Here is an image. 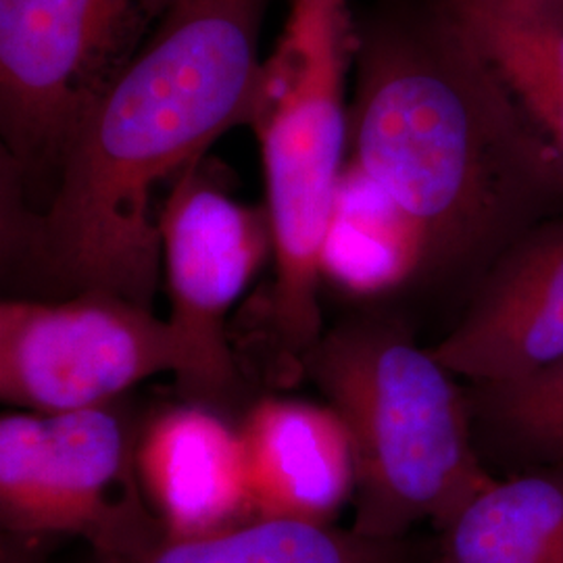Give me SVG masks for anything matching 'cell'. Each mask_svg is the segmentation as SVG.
Wrapping results in <instances>:
<instances>
[{
  "label": "cell",
  "mask_w": 563,
  "mask_h": 563,
  "mask_svg": "<svg viewBox=\"0 0 563 563\" xmlns=\"http://www.w3.org/2000/svg\"><path fill=\"white\" fill-rule=\"evenodd\" d=\"M272 0H178L86 113L38 207L0 202L2 274L21 295L101 290L153 309V192L244 125Z\"/></svg>",
  "instance_id": "cell-1"
},
{
  "label": "cell",
  "mask_w": 563,
  "mask_h": 563,
  "mask_svg": "<svg viewBox=\"0 0 563 563\" xmlns=\"http://www.w3.org/2000/svg\"><path fill=\"white\" fill-rule=\"evenodd\" d=\"M349 159L418 228L422 288L467 292L563 211V159L444 0L357 20Z\"/></svg>",
  "instance_id": "cell-2"
},
{
  "label": "cell",
  "mask_w": 563,
  "mask_h": 563,
  "mask_svg": "<svg viewBox=\"0 0 563 563\" xmlns=\"http://www.w3.org/2000/svg\"><path fill=\"white\" fill-rule=\"evenodd\" d=\"M357 20L349 0H288L272 55L262 60L244 125L262 148L274 280L251 313L253 367L265 383L302 378L322 339V249L346 167V78Z\"/></svg>",
  "instance_id": "cell-3"
},
{
  "label": "cell",
  "mask_w": 563,
  "mask_h": 563,
  "mask_svg": "<svg viewBox=\"0 0 563 563\" xmlns=\"http://www.w3.org/2000/svg\"><path fill=\"white\" fill-rule=\"evenodd\" d=\"M302 376L351 439L353 530L401 539L423 522L437 528L495 478L474 441L467 388L399 311L365 309L323 330Z\"/></svg>",
  "instance_id": "cell-4"
},
{
  "label": "cell",
  "mask_w": 563,
  "mask_h": 563,
  "mask_svg": "<svg viewBox=\"0 0 563 563\" xmlns=\"http://www.w3.org/2000/svg\"><path fill=\"white\" fill-rule=\"evenodd\" d=\"M178 0H0V202L32 209L86 113Z\"/></svg>",
  "instance_id": "cell-5"
},
{
  "label": "cell",
  "mask_w": 563,
  "mask_h": 563,
  "mask_svg": "<svg viewBox=\"0 0 563 563\" xmlns=\"http://www.w3.org/2000/svg\"><path fill=\"white\" fill-rule=\"evenodd\" d=\"M142 416L128 397L57 413H4L2 532L53 544L80 539L101 553L165 537L136 467Z\"/></svg>",
  "instance_id": "cell-6"
},
{
  "label": "cell",
  "mask_w": 563,
  "mask_h": 563,
  "mask_svg": "<svg viewBox=\"0 0 563 563\" xmlns=\"http://www.w3.org/2000/svg\"><path fill=\"white\" fill-rule=\"evenodd\" d=\"M186 355L169 320L113 292L0 302V397L57 413L118 401L157 376H180Z\"/></svg>",
  "instance_id": "cell-7"
},
{
  "label": "cell",
  "mask_w": 563,
  "mask_h": 563,
  "mask_svg": "<svg viewBox=\"0 0 563 563\" xmlns=\"http://www.w3.org/2000/svg\"><path fill=\"white\" fill-rule=\"evenodd\" d=\"M201 162L174 180L157 213L172 302L167 320L186 355L176 384L181 399L241 416L246 386L228 313L274 255V239L265 205L234 201Z\"/></svg>",
  "instance_id": "cell-8"
},
{
  "label": "cell",
  "mask_w": 563,
  "mask_h": 563,
  "mask_svg": "<svg viewBox=\"0 0 563 563\" xmlns=\"http://www.w3.org/2000/svg\"><path fill=\"white\" fill-rule=\"evenodd\" d=\"M434 357L467 383H504L563 360V211L488 265Z\"/></svg>",
  "instance_id": "cell-9"
},
{
  "label": "cell",
  "mask_w": 563,
  "mask_h": 563,
  "mask_svg": "<svg viewBox=\"0 0 563 563\" xmlns=\"http://www.w3.org/2000/svg\"><path fill=\"white\" fill-rule=\"evenodd\" d=\"M136 467L167 539H205L260 520L236 413L181 397L144 411Z\"/></svg>",
  "instance_id": "cell-10"
},
{
  "label": "cell",
  "mask_w": 563,
  "mask_h": 563,
  "mask_svg": "<svg viewBox=\"0 0 563 563\" xmlns=\"http://www.w3.org/2000/svg\"><path fill=\"white\" fill-rule=\"evenodd\" d=\"M260 520L332 526L355 497V457L328 402L263 395L241 413Z\"/></svg>",
  "instance_id": "cell-11"
},
{
  "label": "cell",
  "mask_w": 563,
  "mask_h": 563,
  "mask_svg": "<svg viewBox=\"0 0 563 563\" xmlns=\"http://www.w3.org/2000/svg\"><path fill=\"white\" fill-rule=\"evenodd\" d=\"M434 530L423 563H563V465L495 476Z\"/></svg>",
  "instance_id": "cell-12"
},
{
  "label": "cell",
  "mask_w": 563,
  "mask_h": 563,
  "mask_svg": "<svg viewBox=\"0 0 563 563\" xmlns=\"http://www.w3.org/2000/svg\"><path fill=\"white\" fill-rule=\"evenodd\" d=\"M418 228L355 162H346L322 249V282L355 301L376 302L420 286Z\"/></svg>",
  "instance_id": "cell-13"
},
{
  "label": "cell",
  "mask_w": 563,
  "mask_h": 563,
  "mask_svg": "<svg viewBox=\"0 0 563 563\" xmlns=\"http://www.w3.org/2000/svg\"><path fill=\"white\" fill-rule=\"evenodd\" d=\"M428 541L376 539L353 528L255 520L205 539H167L90 551L84 563H423Z\"/></svg>",
  "instance_id": "cell-14"
},
{
  "label": "cell",
  "mask_w": 563,
  "mask_h": 563,
  "mask_svg": "<svg viewBox=\"0 0 563 563\" xmlns=\"http://www.w3.org/2000/svg\"><path fill=\"white\" fill-rule=\"evenodd\" d=\"M563 159V7L444 0Z\"/></svg>",
  "instance_id": "cell-15"
},
{
  "label": "cell",
  "mask_w": 563,
  "mask_h": 563,
  "mask_svg": "<svg viewBox=\"0 0 563 563\" xmlns=\"http://www.w3.org/2000/svg\"><path fill=\"white\" fill-rule=\"evenodd\" d=\"M465 388L486 467L514 474L563 465V360L522 378Z\"/></svg>",
  "instance_id": "cell-16"
},
{
  "label": "cell",
  "mask_w": 563,
  "mask_h": 563,
  "mask_svg": "<svg viewBox=\"0 0 563 563\" xmlns=\"http://www.w3.org/2000/svg\"><path fill=\"white\" fill-rule=\"evenodd\" d=\"M53 543L38 539H23L2 532L0 537V563H48Z\"/></svg>",
  "instance_id": "cell-17"
},
{
  "label": "cell",
  "mask_w": 563,
  "mask_h": 563,
  "mask_svg": "<svg viewBox=\"0 0 563 563\" xmlns=\"http://www.w3.org/2000/svg\"><path fill=\"white\" fill-rule=\"evenodd\" d=\"M549 2H555V4H562L563 7V0H549Z\"/></svg>",
  "instance_id": "cell-18"
}]
</instances>
